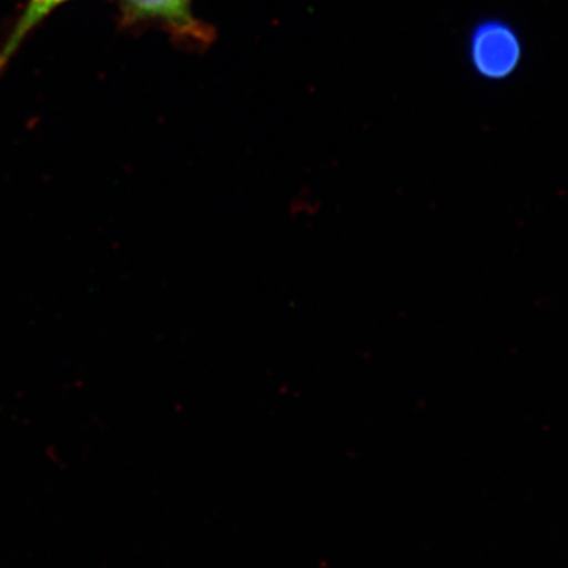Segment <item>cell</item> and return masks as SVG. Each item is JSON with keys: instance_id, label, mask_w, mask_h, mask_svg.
<instances>
[{"instance_id": "3957f363", "label": "cell", "mask_w": 568, "mask_h": 568, "mask_svg": "<svg viewBox=\"0 0 568 568\" xmlns=\"http://www.w3.org/2000/svg\"><path fill=\"white\" fill-rule=\"evenodd\" d=\"M67 2H70V0H28L24 10L14 20L6 39L0 43V77L10 65L11 59L17 55L21 44L29 39V36L37 28H40L41 22L47 20L52 11L58 10Z\"/></svg>"}, {"instance_id": "7a4b0ae2", "label": "cell", "mask_w": 568, "mask_h": 568, "mask_svg": "<svg viewBox=\"0 0 568 568\" xmlns=\"http://www.w3.org/2000/svg\"><path fill=\"white\" fill-rule=\"evenodd\" d=\"M469 51L474 69L488 80L510 77L521 61V43L517 33L499 21L478 26L470 37Z\"/></svg>"}, {"instance_id": "6da1fadb", "label": "cell", "mask_w": 568, "mask_h": 568, "mask_svg": "<svg viewBox=\"0 0 568 568\" xmlns=\"http://www.w3.org/2000/svg\"><path fill=\"white\" fill-rule=\"evenodd\" d=\"M118 7L122 29L159 26L179 44L201 50L212 43L213 29L194 17L193 0H118Z\"/></svg>"}]
</instances>
